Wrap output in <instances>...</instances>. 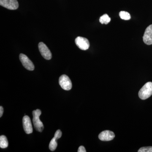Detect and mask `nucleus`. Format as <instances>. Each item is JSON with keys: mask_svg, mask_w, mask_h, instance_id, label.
Returning a JSON list of instances; mask_svg holds the SVG:
<instances>
[{"mask_svg": "<svg viewBox=\"0 0 152 152\" xmlns=\"http://www.w3.org/2000/svg\"><path fill=\"white\" fill-rule=\"evenodd\" d=\"M33 119V122L34 127L36 130L42 132L44 129V125L42 122L39 119L40 116L42 114V112L40 110L37 109L33 111L32 112Z\"/></svg>", "mask_w": 152, "mask_h": 152, "instance_id": "nucleus-1", "label": "nucleus"}, {"mask_svg": "<svg viewBox=\"0 0 152 152\" xmlns=\"http://www.w3.org/2000/svg\"><path fill=\"white\" fill-rule=\"evenodd\" d=\"M139 96L142 100H145L152 95V82H148L139 91Z\"/></svg>", "mask_w": 152, "mask_h": 152, "instance_id": "nucleus-2", "label": "nucleus"}, {"mask_svg": "<svg viewBox=\"0 0 152 152\" xmlns=\"http://www.w3.org/2000/svg\"><path fill=\"white\" fill-rule=\"evenodd\" d=\"M59 83L62 88L66 91H69L72 88V83L70 79L66 75H62L59 79Z\"/></svg>", "mask_w": 152, "mask_h": 152, "instance_id": "nucleus-3", "label": "nucleus"}, {"mask_svg": "<svg viewBox=\"0 0 152 152\" xmlns=\"http://www.w3.org/2000/svg\"><path fill=\"white\" fill-rule=\"evenodd\" d=\"M0 5L10 10H16L19 7L17 0H0Z\"/></svg>", "mask_w": 152, "mask_h": 152, "instance_id": "nucleus-4", "label": "nucleus"}, {"mask_svg": "<svg viewBox=\"0 0 152 152\" xmlns=\"http://www.w3.org/2000/svg\"><path fill=\"white\" fill-rule=\"evenodd\" d=\"M75 42L77 46L83 50H86L89 48V42L86 38L81 37H77L76 38Z\"/></svg>", "mask_w": 152, "mask_h": 152, "instance_id": "nucleus-5", "label": "nucleus"}, {"mask_svg": "<svg viewBox=\"0 0 152 152\" xmlns=\"http://www.w3.org/2000/svg\"><path fill=\"white\" fill-rule=\"evenodd\" d=\"M38 47L41 55L44 58L48 60H50L52 58L51 53L45 44L42 42H41L39 44Z\"/></svg>", "mask_w": 152, "mask_h": 152, "instance_id": "nucleus-6", "label": "nucleus"}, {"mask_svg": "<svg viewBox=\"0 0 152 152\" xmlns=\"http://www.w3.org/2000/svg\"><path fill=\"white\" fill-rule=\"evenodd\" d=\"M20 60L23 65L26 69L29 71H33L34 69V66L32 62L26 55L20 54Z\"/></svg>", "mask_w": 152, "mask_h": 152, "instance_id": "nucleus-7", "label": "nucleus"}, {"mask_svg": "<svg viewBox=\"0 0 152 152\" xmlns=\"http://www.w3.org/2000/svg\"><path fill=\"white\" fill-rule=\"evenodd\" d=\"M23 124L25 132L27 134H31L33 129L31 121L29 117L27 115L24 116L23 119Z\"/></svg>", "mask_w": 152, "mask_h": 152, "instance_id": "nucleus-8", "label": "nucleus"}, {"mask_svg": "<svg viewBox=\"0 0 152 152\" xmlns=\"http://www.w3.org/2000/svg\"><path fill=\"white\" fill-rule=\"evenodd\" d=\"M143 40L147 45H152V24L150 25L146 29L143 37Z\"/></svg>", "mask_w": 152, "mask_h": 152, "instance_id": "nucleus-9", "label": "nucleus"}, {"mask_svg": "<svg viewBox=\"0 0 152 152\" xmlns=\"http://www.w3.org/2000/svg\"><path fill=\"white\" fill-rule=\"evenodd\" d=\"M115 135L111 131L106 130L100 133L99 134V140L103 141H109L112 140L115 138Z\"/></svg>", "mask_w": 152, "mask_h": 152, "instance_id": "nucleus-10", "label": "nucleus"}, {"mask_svg": "<svg viewBox=\"0 0 152 152\" xmlns=\"http://www.w3.org/2000/svg\"><path fill=\"white\" fill-rule=\"evenodd\" d=\"M62 133L60 130H58L55 133L54 137L52 139L49 145V149L51 151H53L56 149L58 144L57 140L61 137Z\"/></svg>", "mask_w": 152, "mask_h": 152, "instance_id": "nucleus-11", "label": "nucleus"}, {"mask_svg": "<svg viewBox=\"0 0 152 152\" xmlns=\"http://www.w3.org/2000/svg\"><path fill=\"white\" fill-rule=\"evenodd\" d=\"M9 145L7 137L4 135H1L0 137V147L1 148H6Z\"/></svg>", "mask_w": 152, "mask_h": 152, "instance_id": "nucleus-12", "label": "nucleus"}, {"mask_svg": "<svg viewBox=\"0 0 152 152\" xmlns=\"http://www.w3.org/2000/svg\"><path fill=\"white\" fill-rule=\"evenodd\" d=\"M111 21V18L107 14H104L100 18L99 21L102 24H107Z\"/></svg>", "mask_w": 152, "mask_h": 152, "instance_id": "nucleus-13", "label": "nucleus"}, {"mask_svg": "<svg viewBox=\"0 0 152 152\" xmlns=\"http://www.w3.org/2000/svg\"><path fill=\"white\" fill-rule=\"evenodd\" d=\"M119 16L121 19L125 20H128L131 19L130 15L128 12L125 11H121L119 13Z\"/></svg>", "mask_w": 152, "mask_h": 152, "instance_id": "nucleus-14", "label": "nucleus"}, {"mask_svg": "<svg viewBox=\"0 0 152 152\" xmlns=\"http://www.w3.org/2000/svg\"><path fill=\"white\" fill-rule=\"evenodd\" d=\"M138 152H152V147H142L141 148L139 151Z\"/></svg>", "mask_w": 152, "mask_h": 152, "instance_id": "nucleus-15", "label": "nucleus"}, {"mask_svg": "<svg viewBox=\"0 0 152 152\" xmlns=\"http://www.w3.org/2000/svg\"><path fill=\"white\" fill-rule=\"evenodd\" d=\"M77 152H86V149H85L84 147L83 146H81L79 147L78 150Z\"/></svg>", "mask_w": 152, "mask_h": 152, "instance_id": "nucleus-16", "label": "nucleus"}, {"mask_svg": "<svg viewBox=\"0 0 152 152\" xmlns=\"http://www.w3.org/2000/svg\"><path fill=\"white\" fill-rule=\"evenodd\" d=\"M3 113H4V109L2 106L0 107V117L2 116Z\"/></svg>", "mask_w": 152, "mask_h": 152, "instance_id": "nucleus-17", "label": "nucleus"}]
</instances>
